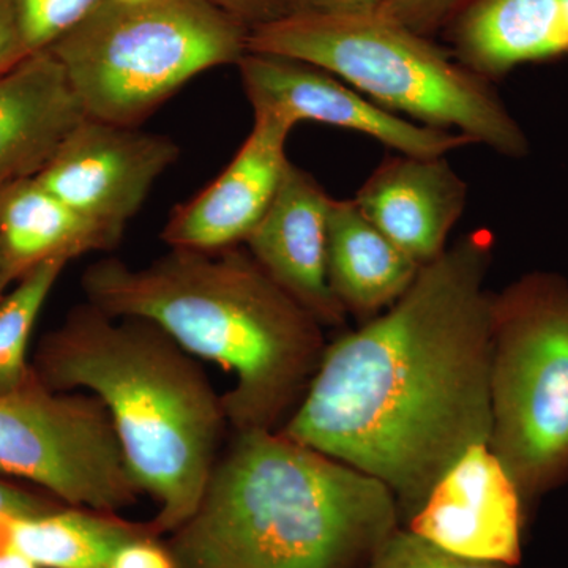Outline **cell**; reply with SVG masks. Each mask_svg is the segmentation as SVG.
I'll list each match as a JSON object with an SVG mask.
<instances>
[{"label":"cell","instance_id":"4","mask_svg":"<svg viewBox=\"0 0 568 568\" xmlns=\"http://www.w3.org/2000/svg\"><path fill=\"white\" fill-rule=\"evenodd\" d=\"M31 365L51 390L88 392L106 407L142 495L155 500L156 536L192 517L230 426L196 357L155 324L85 302L43 335Z\"/></svg>","mask_w":568,"mask_h":568},{"label":"cell","instance_id":"31","mask_svg":"<svg viewBox=\"0 0 568 568\" xmlns=\"http://www.w3.org/2000/svg\"><path fill=\"white\" fill-rule=\"evenodd\" d=\"M121 2H140V0H121Z\"/></svg>","mask_w":568,"mask_h":568},{"label":"cell","instance_id":"6","mask_svg":"<svg viewBox=\"0 0 568 568\" xmlns=\"http://www.w3.org/2000/svg\"><path fill=\"white\" fill-rule=\"evenodd\" d=\"M248 36L211 0H104L50 51L89 119L138 126L193 78L237 65Z\"/></svg>","mask_w":568,"mask_h":568},{"label":"cell","instance_id":"27","mask_svg":"<svg viewBox=\"0 0 568 568\" xmlns=\"http://www.w3.org/2000/svg\"><path fill=\"white\" fill-rule=\"evenodd\" d=\"M28 58L6 3L0 0V74Z\"/></svg>","mask_w":568,"mask_h":568},{"label":"cell","instance_id":"17","mask_svg":"<svg viewBox=\"0 0 568 568\" xmlns=\"http://www.w3.org/2000/svg\"><path fill=\"white\" fill-rule=\"evenodd\" d=\"M420 268L366 219L354 200L332 197L325 272L347 316L366 323L386 312L413 286Z\"/></svg>","mask_w":568,"mask_h":568},{"label":"cell","instance_id":"25","mask_svg":"<svg viewBox=\"0 0 568 568\" xmlns=\"http://www.w3.org/2000/svg\"><path fill=\"white\" fill-rule=\"evenodd\" d=\"M224 13L241 21L252 31L294 13L293 0H211Z\"/></svg>","mask_w":568,"mask_h":568},{"label":"cell","instance_id":"8","mask_svg":"<svg viewBox=\"0 0 568 568\" xmlns=\"http://www.w3.org/2000/svg\"><path fill=\"white\" fill-rule=\"evenodd\" d=\"M0 474L31 481L70 507L119 514L142 489L103 403L88 392H55L32 369L0 395Z\"/></svg>","mask_w":568,"mask_h":568},{"label":"cell","instance_id":"11","mask_svg":"<svg viewBox=\"0 0 568 568\" xmlns=\"http://www.w3.org/2000/svg\"><path fill=\"white\" fill-rule=\"evenodd\" d=\"M528 521L503 463L478 444L436 481L403 528L455 555L519 567Z\"/></svg>","mask_w":568,"mask_h":568},{"label":"cell","instance_id":"18","mask_svg":"<svg viewBox=\"0 0 568 568\" xmlns=\"http://www.w3.org/2000/svg\"><path fill=\"white\" fill-rule=\"evenodd\" d=\"M122 239L80 215L36 178L0 193V252L9 284L51 260L111 252Z\"/></svg>","mask_w":568,"mask_h":568},{"label":"cell","instance_id":"15","mask_svg":"<svg viewBox=\"0 0 568 568\" xmlns=\"http://www.w3.org/2000/svg\"><path fill=\"white\" fill-rule=\"evenodd\" d=\"M77 93L50 50L0 74V193L37 178L84 119Z\"/></svg>","mask_w":568,"mask_h":568},{"label":"cell","instance_id":"20","mask_svg":"<svg viewBox=\"0 0 568 568\" xmlns=\"http://www.w3.org/2000/svg\"><path fill=\"white\" fill-rule=\"evenodd\" d=\"M67 264L51 260L37 265L0 301V395L24 386L32 376L28 354L33 327Z\"/></svg>","mask_w":568,"mask_h":568},{"label":"cell","instance_id":"30","mask_svg":"<svg viewBox=\"0 0 568 568\" xmlns=\"http://www.w3.org/2000/svg\"><path fill=\"white\" fill-rule=\"evenodd\" d=\"M9 286L10 284L9 282H7L6 272H3L2 252H0V301H2L3 297H6L7 287Z\"/></svg>","mask_w":568,"mask_h":568},{"label":"cell","instance_id":"7","mask_svg":"<svg viewBox=\"0 0 568 568\" xmlns=\"http://www.w3.org/2000/svg\"><path fill=\"white\" fill-rule=\"evenodd\" d=\"M488 447L529 518L568 481V282L532 272L491 298Z\"/></svg>","mask_w":568,"mask_h":568},{"label":"cell","instance_id":"24","mask_svg":"<svg viewBox=\"0 0 568 568\" xmlns=\"http://www.w3.org/2000/svg\"><path fill=\"white\" fill-rule=\"evenodd\" d=\"M108 568H178V564L166 541L149 534L115 549Z\"/></svg>","mask_w":568,"mask_h":568},{"label":"cell","instance_id":"23","mask_svg":"<svg viewBox=\"0 0 568 568\" xmlns=\"http://www.w3.org/2000/svg\"><path fill=\"white\" fill-rule=\"evenodd\" d=\"M467 0H381L379 10L422 36L436 39Z\"/></svg>","mask_w":568,"mask_h":568},{"label":"cell","instance_id":"14","mask_svg":"<svg viewBox=\"0 0 568 568\" xmlns=\"http://www.w3.org/2000/svg\"><path fill=\"white\" fill-rule=\"evenodd\" d=\"M469 186L447 156H388L353 197L366 219L420 267L447 250Z\"/></svg>","mask_w":568,"mask_h":568},{"label":"cell","instance_id":"5","mask_svg":"<svg viewBox=\"0 0 568 568\" xmlns=\"http://www.w3.org/2000/svg\"><path fill=\"white\" fill-rule=\"evenodd\" d=\"M248 52L320 67L402 118L463 134L500 155L521 159L529 152L528 136L495 82L379 9L294 11L252 29Z\"/></svg>","mask_w":568,"mask_h":568},{"label":"cell","instance_id":"28","mask_svg":"<svg viewBox=\"0 0 568 568\" xmlns=\"http://www.w3.org/2000/svg\"><path fill=\"white\" fill-rule=\"evenodd\" d=\"M295 11L317 13H358L379 9L381 0H293Z\"/></svg>","mask_w":568,"mask_h":568},{"label":"cell","instance_id":"19","mask_svg":"<svg viewBox=\"0 0 568 568\" xmlns=\"http://www.w3.org/2000/svg\"><path fill=\"white\" fill-rule=\"evenodd\" d=\"M149 534L156 536L151 521L134 523L112 511L62 506L0 521V547L39 568H108L115 549Z\"/></svg>","mask_w":568,"mask_h":568},{"label":"cell","instance_id":"10","mask_svg":"<svg viewBox=\"0 0 568 568\" xmlns=\"http://www.w3.org/2000/svg\"><path fill=\"white\" fill-rule=\"evenodd\" d=\"M237 69L253 111H274L295 125L313 121L351 130L403 155L447 156L474 144L463 134L402 118L310 63L246 52Z\"/></svg>","mask_w":568,"mask_h":568},{"label":"cell","instance_id":"16","mask_svg":"<svg viewBox=\"0 0 568 568\" xmlns=\"http://www.w3.org/2000/svg\"><path fill=\"white\" fill-rule=\"evenodd\" d=\"M439 37L463 65L496 82L568 55V0H467Z\"/></svg>","mask_w":568,"mask_h":568},{"label":"cell","instance_id":"26","mask_svg":"<svg viewBox=\"0 0 568 568\" xmlns=\"http://www.w3.org/2000/svg\"><path fill=\"white\" fill-rule=\"evenodd\" d=\"M65 506L47 493H36L0 478V521L31 517Z\"/></svg>","mask_w":568,"mask_h":568},{"label":"cell","instance_id":"13","mask_svg":"<svg viewBox=\"0 0 568 568\" xmlns=\"http://www.w3.org/2000/svg\"><path fill=\"white\" fill-rule=\"evenodd\" d=\"M332 196L294 163L287 164L271 207L244 242L261 268L324 327L346 323L325 272Z\"/></svg>","mask_w":568,"mask_h":568},{"label":"cell","instance_id":"12","mask_svg":"<svg viewBox=\"0 0 568 568\" xmlns=\"http://www.w3.org/2000/svg\"><path fill=\"white\" fill-rule=\"evenodd\" d=\"M294 126L274 111L254 110L244 144L211 185L175 209L162 233L164 244L196 252L244 244L278 192Z\"/></svg>","mask_w":568,"mask_h":568},{"label":"cell","instance_id":"3","mask_svg":"<svg viewBox=\"0 0 568 568\" xmlns=\"http://www.w3.org/2000/svg\"><path fill=\"white\" fill-rule=\"evenodd\" d=\"M402 528L377 478L280 432H234L192 517L166 545L178 568H368Z\"/></svg>","mask_w":568,"mask_h":568},{"label":"cell","instance_id":"2","mask_svg":"<svg viewBox=\"0 0 568 568\" xmlns=\"http://www.w3.org/2000/svg\"><path fill=\"white\" fill-rule=\"evenodd\" d=\"M82 291L108 315L155 324L193 357L234 376L222 395L234 432H278L312 384L324 325L245 250L171 248L134 268L115 257L85 268Z\"/></svg>","mask_w":568,"mask_h":568},{"label":"cell","instance_id":"22","mask_svg":"<svg viewBox=\"0 0 568 568\" xmlns=\"http://www.w3.org/2000/svg\"><path fill=\"white\" fill-rule=\"evenodd\" d=\"M368 568H518L455 555L407 528H398L384 541Z\"/></svg>","mask_w":568,"mask_h":568},{"label":"cell","instance_id":"29","mask_svg":"<svg viewBox=\"0 0 568 568\" xmlns=\"http://www.w3.org/2000/svg\"><path fill=\"white\" fill-rule=\"evenodd\" d=\"M0 568H39L24 556L11 551L9 548L0 547Z\"/></svg>","mask_w":568,"mask_h":568},{"label":"cell","instance_id":"9","mask_svg":"<svg viewBox=\"0 0 568 568\" xmlns=\"http://www.w3.org/2000/svg\"><path fill=\"white\" fill-rule=\"evenodd\" d=\"M179 155L181 148L163 134L85 118L36 179L73 211L123 239Z\"/></svg>","mask_w":568,"mask_h":568},{"label":"cell","instance_id":"21","mask_svg":"<svg viewBox=\"0 0 568 568\" xmlns=\"http://www.w3.org/2000/svg\"><path fill=\"white\" fill-rule=\"evenodd\" d=\"M22 50L31 55L50 50L81 24L104 0H2Z\"/></svg>","mask_w":568,"mask_h":568},{"label":"cell","instance_id":"1","mask_svg":"<svg viewBox=\"0 0 568 568\" xmlns=\"http://www.w3.org/2000/svg\"><path fill=\"white\" fill-rule=\"evenodd\" d=\"M495 237L463 235L390 308L327 343L284 436L383 481L402 526L488 444Z\"/></svg>","mask_w":568,"mask_h":568}]
</instances>
